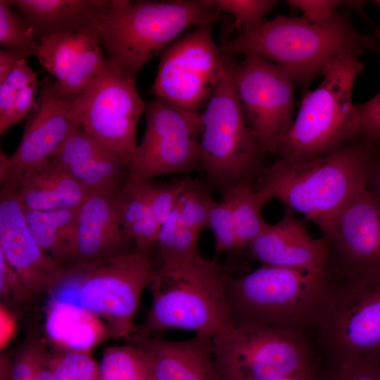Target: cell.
<instances>
[{"instance_id":"31","label":"cell","mask_w":380,"mask_h":380,"mask_svg":"<svg viewBox=\"0 0 380 380\" xmlns=\"http://www.w3.org/2000/svg\"><path fill=\"white\" fill-rule=\"evenodd\" d=\"M8 0H0V44L25 54L36 55L38 42L23 17L14 11Z\"/></svg>"},{"instance_id":"7","label":"cell","mask_w":380,"mask_h":380,"mask_svg":"<svg viewBox=\"0 0 380 380\" xmlns=\"http://www.w3.org/2000/svg\"><path fill=\"white\" fill-rule=\"evenodd\" d=\"M222 52L224 72L199 113L198 132L205 185L224 194L239 184H252L266 167V154L246 121L237 95L232 71L234 55Z\"/></svg>"},{"instance_id":"16","label":"cell","mask_w":380,"mask_h":380,"mask_svg":"<svg viewBox=\"0 0 380 380\" xmlns=\"http://www.w3.org/2000/svg\"><path fill=\"white\" fill-rule=\"evenodd\" d=\"M120 189L93 191L82 203L74 235L56 259L61 267L91 265L137 249L121 226Z\"/></svg>"},{"instance_id":"22","label":"cell","mask_w":380,"mask_h":380,"mask_svg":"<svg viewBox=\"0 0 380 380\" xmlns=\"http://www.w3.org/2000/svg\"><path fill=\"white\" fill-rule=\"evenodd\" d=\"M152 357L156 380H220L211 352V338L197 335L171 341L160 335L132 333L125 338Z\"/></svg>"},{"instance_id":"28","label":"cell","mask_w":380,"mask_h":380,"mask_svg":"<svg viewBox=\"0 0 380 380\" xmlns=\"http://www.w3.org/2000/svg\"><path fill=\"white\" fill-rule=\"evenodd\" d=\"M100 380H156L152 357L129 343L105 350L99 365Z\"/></svg>"},{"instance_id":"2","label":"cell","mask_w":380,"mask_h":380,"mask_svg":"<svg viewBox=\"0 0 380 380\" xmlns=\"http://www.w3.org/2000/svg\"><path fill=\"white\" fill-rule=\"evenodd\" d=\"M373 143L347 142L305 161L275 158L257 179L256 189L302 214L324 234L346 204L365 187Z\"/></svg>"},{"instance_id":"41","label":"cell","mask_w":380,"mask_h":380,"mask_svg":"<svg viewBox=\"0 0 380 380\" xmlns=\"http://www.w3.org/2000/svg\"><path fill=\"white\" fill-rule=\"evenodd\" d=\"M15 94L6 82L0 83V134L15 125Z\"/></svg>"},{"instance_id":"21","label":"cell","mask_w":380,"mask_h":380,"mask_svg":"<svg viewBox=\"0 0 380 380\" xmlns=\"http://www.w3.org/2000/svg\"><path fill=\"white\" fill-rule=\"evenodd\" d=\"M37 42L73 32L99 31L113 0H8Z\"/></svg>"},{"instance_id":"36","label":"cell","mask_w":380,"mask_h":380,"mask_svg":"<svg viewBox=\"0 0 380 380\" xmlns=\"http://www.w3.org/2000/svg\"><path fill=\"white\" fill-rule=\"evenodd\" d=\"M208 228L215 237V256L223 253L236 252V238L230 197L223 194V200L215 205L210 218Z\"/></svg>"},{"instance_id":"23","label":"cell","mask_w":380,"mask_h":380,"mask_svg":"<svg viewBox=\"0 0 380 380\" xmlns=\"http://www.w3.org/2000/svg\"><path fill=\"white\" fill-rule=\"evenodd\" d=\"M14 192L24 209L33 210L80 207L91 193L49 159L28 168Z\"/></svg>"},{"instance_id":"37","label":"cell","mask_w":380,"mask_h":380,"mask_svg":"<svg viewBox=\"0 0 380 380\" xmlns=\"http://www.w3.org/2000/svg\"><path fill=\"white\" fill-rule=\"evenodd\" d=\"M186 181V177L164 183L145 181L151 210L162 227L175 208Z\"/></svg>"},{"instance_id":"42","label":"cell","mask_w":380,"mask_h":380,"mask_svg":"<svg viewBox=\"0 0 380 380\" xmlns=\"http://www.w3.org/2000/svg\"><path fill=\"white\" fill-rule=\"evenodd\" d=\"M39 84L33 81L26 87L16 92L15 108V124L25 119L37 107L34 101L35 94L39 93Z\"/></svg>"},{"instance_id":"29","label":"cell","mask_w":380,"mask_h":380,"mask_svg":"<svg viewBox=\"0 0 380 380\" xmlns=\"http://www.w3.org/2000/svg\"><path fill=\"white\" fill-rule=\"evenodd\" d=\"M215 204L210 189L205 184L199 179L186 177L185 186L177 204L186 225L198 232L208 228L210 213Z\"/></svg>"},{"instance_id":"17","label":"cell","mask_w":380,"mask_h":380,"mask_svg":"<svg viewBox=\"0 0 380 380\" xmlns=\"http://www.w3.org/2000/svg\"><path fill=\"white\" fill-rule=\"evenodd\" d=\"M80 125L70 115L68 101L45 76L39 83L37 107L27 121L22 139L9 156L10 168L1 189L15 191L23 173L49 159Z\"/></svg>"},{"instance_id":"40","label":"cell","mask_w":380,"mask_h":380,"mask_svg":"<svg viewBox=\"0 0 380 380\" xmlns=\"http://www.w3.org/2000/svg\"><path fill=\"white\" fill-rule=\"evenodd\" d=\"M374 53L380 60V49ZM362 139L374 143L380 138V91L365 103L355 104Z\"/></svg>"},{"instance_id":"13","label":"cell","mask_w":380,"mask_h":380,"mask_svg":"<svg viewBox=\"0 0 380 380\" xmlns=\"http://www.w3.org/2000/svg\"><path fill=\"white\" fill-rule=\"evenodd\" d=\"M232 71L246 121L265 154L276 156L294 118L297 84L284 67L246 56Z\"/></svg>"},{"instance_id":"46","label":"cell","mask_w":380,"mask_h":380,"mask_svg":"<svg viewBox=\"0 0 380 380\" xmlns=\"http://www.w3.org/2000/svg\"><path fill=\"white\" fill-rule=\"evenodd\" d=\"M317 366L289 376L265 380H314Z\"/></svg>"},{"instance_id":"25","label":"cell","mask_w":380,"mask_h":380,"mask_svg":"<svg viewBox=\"0 0 380 380\" xmlns=\"http://www.w3.org/2000/svg\"><path fill=\"white\" fill-rule=\"evenodd\" d=\"M80 207L51 210H24L28 231L34 241L56 260L72 239Z\"/></svg>"},{"instance_id":"12","label":"cell","mask_w":380,"mask_h":380,"mask_svg":"<svg viewBox=\"0 0 380 380\" xmlns=\"http://www.w3.org/2000/svg\"><path fill=\"white\" fill-rule=\"evenodd\" d=\"M214 23L194 27L160 54L150 92L186 112L206 106L224 70L223 52L213 38Z\"/></svg>"},{"instance_id":"20","label":"cell","mask_w":380,"mask_h":380,"mask_svg":"<svg viewBox=\"0 0 380 380\" xmlns=\"http://www.w3.org/2000/svg\"><path fill=\"white\" fill-rule=\"evenodd\" d=\"M246 254L263 265L326 274L329 251L325 239L310 236L294 211L286 207L281 220L269 224L249 245Z\"/></svg>"},{"instance_id":"27","label":"cell","mask_w":380,"mask_h":380,"mask_svg":"<svg viewBox=\"0 0 380 380\" xmlns=\"http://www.w3.org/2000/svg\"><path fill=\"white\" fill-rule=\"evenodd\" d=\"M224 194L230 197L236 238V254L241 255L269 224L262 215V209L270 201L262 191L247 183L239 184Z\"/></svg>"},{"instance_id":"34","label":"cell","mask_w":380,"mask_h":380,"mask_svg":"<svg viewBox=\"0 0 380 380\" xmlns=\"http://www.w3.org/2000/svg\"><path fill=\"white\" fill-rule=\"evenodd\" d=\"M212 1L221 11L229 13L234 18L227 34L234 30L240 33L259 26L265 21V15L279 2L276 0Z\"/></svg>"},{"instance_id":"11","label":"cell","mask_w":380,"mask_h":380,"mask_svg":"<svg viewBox=\"0 0 380 380\" xmlns=\"http://www.w3.org/2000/svg\"><path fill=\"white\" fill-rule=\"evenodd\" d=\"M135 83L107 61L82 94L68 101L72 120L129 167L146 105Z\"/></svg>"},{"instance_id":"10","label":"cell","mask_w":380,"mask_h":380,"mask_svg":"<svg viewBox=\"0 0 380 380\" xmlns=\"http://www.w3.org/2000/svg\"><path fill=\"white\" fill-rule=\"evenodd\" d=\"M220 380H265L317 365L306 334L253 325L233 326L211 338Z\"/></svg>"},{"instance_id":"8","label":"cell","mask_w":380,"mask_h":380,"mask_svg":"<svg viewBox=\"0 0 380 380\" xmlns=\"http://www.w3.org/2000/svg\"><path fill=\"white\" fill-rule=\"evenodd\" d=\"M329 274V288L308 335L318 357L380 361V269Z\"/></svg>"},{"instance_id":"26","label":"cell","mask_w":380,"mask_h":380,"mask_svg":"<svg viewBox=\"0 0 380 380\" xmlns=\"http://www.w3.org/2000/svg\"><path fill=\"white\" fill-rule=\"evenodd\" d=\"M200 234L185 224L176 205L162 225L154 246L156 271L184 266L194 261L200 255L198 251Z\"/></svg>"},{"instance_id":"43","label":"cell","mask_w":380,"mask_h":380,"mask_svg":"<svg viewBox=\"0 0 380 380\" xmlns=\"http://www.w3.org/2000/svg\"><path fill=\"white\" fill-rule=\"evenodd\" d=\"M365 189L380 205V138L372 146Z\"/></svg>"},{"instance_id":"5","label":"cell","mask_w":380,"mask_h":380,"mask_svg":"<svg viewBox=\"0 0 380 380\" xmlns=\"http://www.w3.org/2000/svg\"><path fill=\"white\" fill-rule=\"evenodd\" d=\"M230 274L201 254L186 265L156 271L149 286L151 307L134 332L153 336L179 329L213 338L233 327L226 292Z\"/></svg>"},{"instance_id":"4","label":"cell","mask_w":380,"mask_h":380,"mask_svg":"<svg viewBox=\"0 0 380 380\" xmlns=\"http://www.w3.org/2000/svg\"><path fill=\"white\" fill-rule=\"evenodd\" d=\"M330 281L328 273L270 265L240 275L231 273L226 292L233 324L308 336Z\"/></svg>"},{"instance_id":"35","label":"cell","mask_w":380,"mask_h":380,"mask_svg":"<svg viewBox=\"0 0 380 380\" xmlns=\"http://www.w3.org/2000/svg\"><path fill=\"white\" fill-rule=\"evenodd\" d=\"M48 355L42 341L30 336L1 372V380H34L38 368Z\"/></svg>"},{"instance_id":"48","label":"cell","mask_w":380,"mask_h":380,"mask_svg":"<svg viewBox=\"0 0 380 380\" xmlns=\"http://www.w3.org/2000/svg\"><path fill=\"white\" fill-rule=\"evenodd\" d=\"M374 2L380 10V0H376V1H374Z\"/></svg>"},{"instance_id":"39","label":"cell","mask_w":380,"mask_h":380,"mask_svg":"<svg viewBox=\"0 0 380 380\" xmlns=\"http://www.w3.org/2000/svg\"><path fill=\"white\" fill-rule=\"evenodd\" d=\"M0 295L6 301L29 303L36 294L20 279L0 251Z\"/></svg>"},{"instance_id":"44","label":"cell","mask_w":380,"mask_h":380,"mask_svg":"<svg viewBox=\"0 0 380 380\" xmlns=\"http://www.w3.org/2000/svg\"><path fill=\"white\" fill-rule=\"evenodd\" d=\"M37 74L27 65L26 59L20 61L9 72L5 82L15 92L26 87L33 81L37 80Z\"/></svg>"},{"instance_id":"9","label":"cell","mask_w":380,"mask_h":380,"mask_svg":"<svg viewBox=\"0 0 380 380\" xmlns=\"http://www.w3.org/2000/svg\"><path fill=\"white\" fill-rule=\"evenodd\" d=\"M68 270L61 287L75 291L79 307L103 319L111 337L126 338L134 331L133 322L142 293L156 272L151 258L135 249Z\"/></svg>"},{"instance_id":"24","label":"cell","mask_w":380,"mask_h":380,"mask_svg":"<svg viewBox=\"0 0 380 380\" xmlns=\"http://www.w3.org/2000/svg\"><path fill=\"white\" fill-rule=\"evenodd\" d=\"M119 210L125 234L140 253L152 259L161 227L151 210L145 181L127 179L119 192Z\"/></svg>"},{"instance_id":"1","label":"cell","mask_w":380,"mask_h":380,"mask_svg":"<svg viewBox=\"0 0 380 380\" xmlns=\"http://www.w3.org/2000/svg\"><path fill=\"white\" fill-rule=\"evenodd\" d=\"M379 42L374 34L356 29L350 10L343 8L322 23L301 15H277L223 42L220 47L233 55L253 56L286 68L304 95L332 60L350 53H375Z\"/></svg>"},{"instance_id":"14","label":"cell","mask_w":380,"mask_h":380,"mask_svg":"<svg viewBox=\"0 0 380 380\" xmlns=\"http://www.w3.org/2000/svg\"><path fill=\"white\" fill-rule=\"evenodd\" d=\"M146 126L130 164L128 179L150 181L155 177L203 169L199 113L183 110L154 96L146 105Z\"/></svg>"},{"instance_id":"15","label":"cell","mask_w":380,"mask_h":380,"mask_svg":"<svg viewBox=\"0 0 380 380\" xmlns=\"http://www.w3.org/2000/svg\"><path fill=\"white\" fill-rule=\"evenodd\" d=\"M322 237L329 251L328 272L352 275L380 269V205L363 188Z\"/></svg>"},{"instance_id":"19","label":"cell","mask_w":380,"mask_h":380,"mask_svg":"<svg viewBox=\"0 0 380 380\" xmlns=\"http://www.w3.org/2000/svg\"><path fill=\"white\" fill-rule=\"evenodd\" d=\"M36 56L41 65L55 77L57 91L68 101L81 95L107 64L99 31L42 38Z\"/></svg>"},{"instance_id":"18","label":"cell","mask_w":380,"mask_h":380,"mask_svg":"<svg viewBox=\"0 0 380 380\" xmlns=\"http://www.w3.org/2000/svg\"><path fill=\"white\" fill-rule=\"evenodd\" d=\"M0 251L36 296L53 291L67 274L32 239L20 202L5 189L0 191Z\"/></svg>"},{"instance_id":"3","label":"cell","mask_w":380,"mask_h":380,"mask_svg":"<svg viewBox=\"0 0 380 380\" xmlns=\"http://www.w3.org/2000/svg\"><path fill=\"white\" fill-rule=\"evenodd\" d=\"M221 10L212 0H113L99 30L106 61L136 82L145 65L182 32L214 23Z\"/></svg>"},{"instance_id":"33","label":"cell","mask_w":380,"mask_h":380,"mask_svg":"<svg viewBox=\"0 0 380 380\" xmlns=\"http://www.w3.org/2000/svg\"><path fill=\"white\" fill-rule=\"evenodd\" d=\"M48 363L54 380H100L99 365L89 351L65 349L49 355Z\"/></svg>"},{"instance_id":"38","label":"cell","mask_w":380,"mask_h":380,"mask_svg":"<svg viewBox=\"0 0 380 380\" xmlns=\"http://www.w3.org/2000/svg\"><path fill=\"white\" fill-rule=\"evenodd\" d=\"M291 12L299 11L301 16L312 23H326L339 8L351 10L353 0H287Z\"/></svg>"},{"instance_id":"6","label":"cell","mask_w":380,"mask_h":380,"mask_svg":"<svg viewBox=\"0 0 380 380\" xmlns=\"http://www.w3.org/2000/svg\"><path fill=\"white\" fill-rule=\"evenodd\" d=\"M360 56L341 55L327 65L322 83L303 95L275 158L310 160L347 142L362 140L355 104L352 102L355 82L365 68Z\"/></svg>"},{"instance_id":"45","label":"cell","mask_w":380,"mask_h":380,"mask_svg":"<svg viewBox=\"0 0 380 380\" xmlns=\"http://www.w3.org/2000/svg\"><path fill=\"white\" fill-rule=\"evenodd\" d=\"M27 58H28L27 56L18 51L1 49L0 50V83L5 82L9 72L20 61Z\"/></svg>"},{"instance_id":"32","label":"cell","mask_w":380,"mask_h":380,"mask_svg":"<svg viewBox=\"0 0 380 380\" xmlns=\"http://www.w3.org/2000/svg\"><path fill=\"white\" fill-rule=\"evenodd\" d=\"M314 380H380V361L319 359Z\"/></svg>"},{"instance_id":"30","label":"cell","mask_w":380,"mask_h":380,"mask_svg":"<svg viewBox=\"0 0 380 380\" xmlns=\"http://www.w3.org/2000/svg\"><path fill=\"white\" fill-rule=\"evenodd\" d=\"M109 156L118 158L80 125L49 160L56 167L65 170L92 158Z\"/></svg>"},{"instance_id":"47","label":"cell","mask_w":380,"mask_h":380,"mask_svg":"<svg viewBox=\"0 0 380 380\" xmlns=\"http://www.w3.org/2000/svg\"><path fill=\"white\" fill-rule=\"evenodd\" d=\"M48 361L49 355L38 368L34 380H54Z\"/></svg>"}]
</instances>
